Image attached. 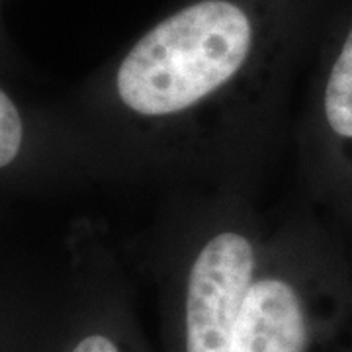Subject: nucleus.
Segmentation results:
<instances>
[{"label":"nucleus","mask_w":352,"mask_h":352,"mask_svg":"<svg viewBox=\"0 0 352 352\" xmlns=\"http://www.w3.org/2000/svg\"><path fill=\"white\" fill-rule=\"evenodd\" d=\"M288 87L247 4L196 0L147 30L102 90L126 175L231 180L274 131Z\"/></svg>","instance_id":"obj_1"},{"label":"nucleus","mask_w":352,"mask_h":352,"mask_svg":"<svg viewBox=\"0 0 352 352\" xmlns=\"http://www.w3.org/2000/svg\"><path fill=\"white\" fill-rule=\"evenodd\" d=\"M231 352H352L349 252L311 214L270 227Z\"/></svg>","instance_id":"obj_2"},{"label":"nucleus","mask_w":352,"mask_h":352,"mask_svg":"<svg viewBox=\"0 0 352 352\" xmlns=\"http://www.w3.org/2000/svg\"><path fill=\"white\" fill-rule=\"evenodd\" d=\"M166 247L180 352H231L270 231L235 184L180 215Z\"/></svg>","instance_id":"obj_3"},{"label":"nucleus","mask_w":352,"mask_h":352,"mask_svg":"<svg viewBox=\"0 0 352 352\" xmlns=\"http://www.w3.org/2000/svg\"><path fill=\"white\" fill-rule=\"evenodd\" d=\"M24 145V120L16 102L0 88V168L12 164Z\"/></svg>","instance_id":"obj_4"},{"label":"nucleus","mask_w":352,"mask_h":352,"mask_svg":"<svg viewBox=\"0 0 352 352\" xmlns=\"http://www.w3.org/2000/svg\"><path fill=\"white\" fill-rule=\"evenodd\" d=\"M329 208H331V212L335 215V221H337L335 231L339 233L346 252H352V178L339 194V198Z\"/></svg>","instance_id":"obj_5"},{"label":"nucleus","mask_w":352,"mask_h":352,"mask_svg":"<svg viewBox=\"0 0 352 352\" xmlns=\"http://www.w3.org/2000/svg\"><path fill=\"white\" fill-rule=\"evenodd\" d=\"M71 352H129V349L108 331H92L78 339Z\"/></svg>","instance_id":"obj_6"}]
</instances>
